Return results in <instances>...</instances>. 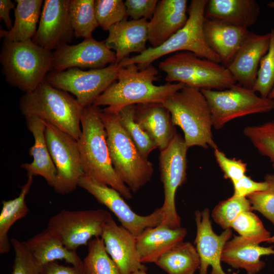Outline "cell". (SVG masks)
<instances>
[{"instance_id":"1","label":"cell","mask_w":274,"mask_h":274,"mask_svg":"<svg viewBox=\"0 0 274 274\" xmlns=\"http://www.w3.org/2000/svg\"><path fill=\"white\" fill-rule=\"evenodd\" d=\"M158 72L152 64L140 70L135 64L120 67L117 80L94 101L93 105L120 109L146 103L163 104L167 98L184 88L179 82L156 85Z\"/></svg>"},{"instance_id":"2","label":"cell","mask_w":274,"mask_h":274,"mask_svg":"<svg viewBox=\"0 0 274 274\" xmlns=\"http://www.w3.org/2000/svg\"><path fill=\"white\" fill-rule=\"evenodd\" d=\"M101 109L93 105L84 108L81 134L77 141L84 174L117 190L123 198H132L131 191L116 174L110 156Z\"/></svg>"},{"instance_id":"3","label":"cell","mask_w":274,"mask_h":274,"mask_svg":"<svg viewBox=\"0 0 274 274\" xmlns=\"http://www.w3.org/2000/svg\"><path fill=\"white\" fill-rule=\"evenodd\" d=\"M100 116L113 167L121 180L135 193L150 181L153 164L143 156L121 126L118 109L107 107L101 109Z\"/></svg>"},{"instance_id":"4","label":"cell","mask_w":274,"mask_h":274,"mask_svg":"<svg viewBox=\"0 0 274 274\" xmlns=\"http://www.w3.org/2000/svg\"><path fill=\"white\" fill-rule=\"evenodd\" d=\"M19 107L25 117H38L77 141L79 139L84 107L67 92L44 81L35 90L21 96Z\"/></svg>"},{"instance_id":"5","label":"cell","mask_w":274,"mask_h":274,"mask_svg":"<svg viewBox=\"0 0 274 274\" xmlns=\"http://www.w3.org/2000/svg\"><path fill=\"white\" fill-rule=\"evenodd\" d=\"M0 62L6 81L27 93L35 90L53 70V52L35 44L3 41Z\"/></svg>"},{"instance_id":"6","label":"cell","mask_w":274,"mask_h":274,"mask_svg":"<svg viewBox=\"0 0 274 274\" xmlns=\"http://www.w3.org/2000/svg\"><path fill=\"white\" fill-rule=\"evenodd\" d=\"M162 104L169 112L174 124L183 130L188 149L193 146L218 148L212 133L211 112L200 89L186 85Z\"/></svg>"},{"instance_id":"7","label":"cell","mask_w":274,"mask_h":274,"mask_svg":"<svg viewBox=\"0 0 274 274\" xmlns=\"http://www.w3.org/2000/svg\"><path fill=\"white\" fill-rule=\"evenodd\" d=\"M208 0H192L188 8V19L183 27L156 48L149 47L143 53L128 57L121 67L135 64L140 70L146 68L164 55L188 51L197 56L221 63L219 57L209 47L203 33V22Z\"/></svg>"},{"instance_id":"8","label":"cell","mask_w":274,"mask_h":274,"mask_svg":"<svg viewBox=\"0 0 274 274\" xmlns=\"http://www.w3.org/2000/svg\"><path fill=\"white\" fill-rule=\"evenodd\" d=\"M167 82H179L199 89L224 90L236 83L227 68L188 51L176 52L160 62Z\"/></svg>"},{"instance_id":"9","label":"cell","mask_w":274,"mask_h":274,"mask_svg":"<svg viewBox=\"0 0 274 274\" xmlns=\"http://www.w3.org/2000/svg\"><path fill=\"white\" fill-rule=\"evenodd\" d=\"M211 112L213 127L219 130L229 121L274 110V100L258 96L251 89L235 84L224 90L200 89Z\"/></svg>"},{"instance_id":"10","label":"cell","mask_w":274,"mask_h":274,"mask_svg":"<svg viewBox=\"0 0 274 274\" xmlns=\"http://www.w3.org/2000/svg\"><path fill=\"white\" fill-rule=\"evenodd\" d=\"M112 218L111 213L103 209L63 210L50 218L47 228L66 248L76 251L91 239L101 237L105 224Z\"/></svg>"},{"instance_id":"11","label":"cell","mask_w":274,"mask_h":274,"mask_svg":"<svg viewBox=\"0 0 274 274\" xmlns=\"http://www.w3.org/2000/svg\"><path fill=\"white\" fill-rule=\"evenodd\" d=\"M120 66L115 63L99 69L83 71L73 67L62 72L52 70L45 82L57 89L70 92L84 108L117 80Z\"/></svg>"},{"instance_id":"12","label":"cell","mask_w":274,"mask_h":274,"mask_svg":"<svg viewBox=\"0 0 274 274\" xmlns=\"http://www.w3.org/2000/svg\"><path fill=\"white\" fill-rule=\"evenodd\" d=\"M187 148L184 138L177 133L159 156L160 179L163 184L164 201L162 223L172 228L181 227V218L175 204L178 188L187 180Z\"/></svg>"},{"instance_id":"13","label":"cell","mask_w":274,"mask_h":274,"mask_svg":"<svg viewBox=\"0 0 274 274\" xmlns=\"http://www.w3.org/2000/svg\"><path fill=\"white\" fill-rule=\"evenodd\" d=\"M45 135L57 170L54 190L60 194H68L78 186L84 174L77 141L46 121Z\"/></svg>"},{"instance_id":"14","label":"cell","mask_w":274,"mask_h":274,"mask_svg":"<svg viewBox=\"0 0 274 274\" xmlns=\"http://www.w3.org/2000/svg\"><path fill=\"white\" fill-rule=\"evenodd\" d=\"M78 186L108 208L116 216L121 225L136 237L146 228L156 226L163 222V213L161 207L156 209L148 215L137 214L117 190L84 174L79 181Z\"/></svg>"},{"instance_id":"15","label":"cell","mask_w":274,"mask_h":274,"mask_svg":"<svg viewBox=\"0 0 274 274\" xmlns=\"http://www.w3.org/2000/svg\"><path fill=\"white\" fill-rule=\"evenodd\" d=\"M53 70L62 72L70 68L99 69L116 63V54L105 41L93 37L77 45H63L53 52Z\"/></svg>"},{"instance_id":"16","label":"cell","mask_w":274,"mask_h":274,"mask_svg":"<svg viewBox=\"0 0 274 274\" xmlns=\"http://www.w3.org/2000/svg\"><path fill=\"white\" fill-rule=\"evenodd\" d=\"M70 0H45L39 27L32 38L36 44L52 51L69 44L74 37L69 16Z\"/></svg>"},{"instance_id":"17","label":"cell","mask_w":274,"mask_h":274,"mask_svg":"<svg viewBox=\"0 0 274 274\" xmlns=\"http://www.w3.org/2000/svg\"><path fill=\"white\" fill-rule=\"evenodd\" d=\"M194 215L196 225L194 245L200 259L199 274H207L210 266L212 267L210 274H238L225 272L221 265L224 247L232 234L231 228L224 230L219 235L215 233L208 208L196 211Z\"/></svg>"},{"instance_id":"18","label":"cell","mask_w":274,"mask_h":274,"mask_svg":"<svg viewBox=\"0 0 274 274\" xmlns=\"http://www.w3.org/2000/svg\"><path fill=\"white\" fill-rule=\"evenodd\" d=\"M101 237L119 274H131L139 270H147L139 259L136 236L122 226L118 225L113 218L105 224Z\"/></svg>"},{"instance_id":"19","label":"cell","mask_w":274,"mask_h":274,"mask_svg":"<svg viewBox=\"0 0 274 274\" xmlns=\"http://www.w3.org/2000/svg\"><path fill=\"white\" fill-rule=\"evenodd\" d=\"M270 39V33H250L227 66L236 83L253 89L261 60L268 50Z\"/></svg>"},{"instance_id":"20","label":"cell","mask_w":274,"mask_h":274,"mask_svg":"<svg viewBox=\"0 0 274 274\" xmlns=\"http://www.w3.org/2000/svg\"><path fill=\"white\" fill-rule=\"evenodd\" d=\"M251 31L248 28L205 17L203 33L209 47L227 67Z\"/></svg>"},{"instance_id":"21","label":"cell","mask_w":274,"mask_h":274,"mask_svg":"<svg viewBox=\"0 0 274 274\" xmlns=\"http://www.w3.org/2000/svg\"><path fill=\"white\" fill-rule=\"evenodd\" d=\"M186 0H162L148 22V41L156 48L186 24L188 19Z\"/></svg>"},{"instance_id":"22","label":"cell","mask_w":274,"mask_h":274,"mask_svg":"<svg viewBox=\"0 0 274 274\" xmlns=\"http://www.w3.org/2000/svg\"><path fill=\"white\" fill-rule=\"evenodd\" d=\"M148 22L145 18L129 21L126 19L109 29L105 41L109 49L114 50L116 64L129 57L131 53L141 54L147 49Z\"/></svg>"},{"instance_id":"23","label":"cell","mask_w":274,"mask_h":274,"mask_svg":"<svg viewBox=\"0 0 274 274\" xmlns=\"http://www.w3.org/2000/svg\"><path fill=\"white\" fill-rule=\"evenodd\" d=\"M187 233L185 227L172 228L162 223L146 228L136 237L140 261L143 264L155 263L161 255L183 242Z\"/></svg>"},{"instance_id":"24","label":"cell","mask_w":274,"mask_h":274,"mask_svg":"<svg viewBox=\"0 0 274 274\" xmlns=\"http://www.w3.org/2000/svg\"><path fill=\"white\" fill-rule=\"evenodd\" d=\"M134 119L160 151L166 149L178 133L169 112L161 103L136 105Z\"/></svg>"},{"instance_id":"25","label":"cell","mask_w":274,"mask_h":274,"mask_svg":"<svg viewBox=\"0 0 274 274\" xmlns=\"http://www.w3.org/2000/svg\"><path fill=\"white\" fill-rule=\"evenodd\" d=\"M25 118L27 128L32 134L35 141L33 145L29 150L33 160L30 163L22 164L21 167L27 172L28 176H41L53 187L57 170L46 141L45 121L34 116Z\"/></svg>"},{"instance_id":"26","label":"cell","mask_w":274,"mask_h":274,"mask_svg":"<svg viewBox=\"0 0 274 274\" xmlns=\"http://www.w3.org/2000/svg\"><path fill=\"white\" fill-rule=\"evenodd\" d=\"M273 254V246L262 247L235 235L226 243L221 261L234 268L244 269L247 274H256L265 265L261 257Z\"/></svg>"},{"instance_id":"27","label":"cell","mask_w":274,"mask_h":274,"mask_svg":"<svg viewBox=\"0 0 274 274\" xmlns=\"http://www.w3.org/2000/svg\"><path fill=\"white\" fill-rule=\"evenodd\" d=\"M260 13L255 0H209L205 17L248 28L256 23Z\"/></svg>"},{"instance_id":"28","label":"cell","mask_w":274,"mask_h":274,"mask_svg":"<svg viewBox=\"0 0 274 274\" xmlns=\"http://www.w3.org/2000/svg\"><path fill=\"white\" fill-rule=\"evenodd\" d=\"M24 242L41 267L56 260H64L73 266L83 263L76 251L66 248L60 239L47 228Z\"/></svg>"},{"instance_id":"29","label":"cell","mask_w":274,"mask_h":274,"mask_svg":"<svg viewBox=\"0 0 274 274\" xmlns=\"http://www.w3.org/2000/svg\"><path fill=\"white\" fill-rule=\"evenodd\" d=\"M14 9L15 21L12 28L8 30H0V37L7 42H22L32 39L37 31L40 18L42 0H16Z\"/></svg>"},{"instance_id":"30","label":"cell","mask_w":274,"mask_h":274,"mask_svg":"<svg viewBox=\"0 0 274 274\" xmlns=\"http://www.w3.org/2000/svg\"><path fill=\"white\" fill-rule=\"evenodd\" d=\"M33 176H28L26 182L21 187L18 196L9 200L2 201L0 214V254L9 252L11 241L8 232L12 226L18 220L25 217L29 211L25 199L33 183Z\"/></svg>"},{"instance_id":"31","label":"cell","mask_w":274,"mask_h":274,"mask_svg":"<svg viewBox=\"0 0 274 274\" xmlns=\"http://www.w3.org/2000/svg\"><path fill=\"white\" fill-rule=\"evenodd\" d=\"M155 264L167 274H194L200 262L193 245L183 242L161 255Z\"/></svg>"},{"instance_id":"32","label":"cell","mask_w":274,"mask_h":274,"mask_svg":"<svg viewBox=\"0 0 274 274\" xmlns=\"http://www.w3.org/2000/svg\"><path fill=\"white\" fill-rule=\"evenodd\" d=\"M69 16L74 37H92L94 30L99 26L94 11V0H70Z\"/></svg>"},{"instance_id":"33","label":"cell","mask_w":274,"mask_h":274,"mask_svg":"<svg viewBox=\"0 0 274 274\" xmlns=\"http://www.w3.org/2000/svg\"><path fill=\"white\" fill-rule=\"evenodd\" d=\"M87 254L83 260L85 274H119L118 269L107 252L101 237L91 239Z\"/></svg>"},{"instance_id":"34","label":"cell","mask_w":274,"mask_h":274,"mask_svg":"<svg viewBox=\"0 0 274 274\" xmlns=\"http://www.w3.org/2000/svg\"><path fill=\"white\" fill-rule=\"evenodd\" d=\"M135 105L118 109L119 122L141 154L148 159L156 145L134 119Z\"/></svg>"},{"instance_id":"35","label":"cell","mask_w":274,"mask_h":274,"mask_svg":"<svg viewBox=\"0 0 274 274\" xmlns=\"http://www.w3.org/2000/svg\"><path fill=\"white\" fill-rule=\"evenodd\" d=\"M252 211L247 197L233 195L216 206L212 217L217 224L225 230L231 228L232 223L241 213Z\"/></svg>"},{"instance_id":"36","label":"cell","mask_w":274,"mask_h":274,"mask_svg":"<svg viewBox=\"0 0 274 274\" xmlns=\"http://www.w3.org/2000/svg\"><path fill=\"white\" fill-rule=\"evenodd\" d=\"M231 228L246 240L256 244L267 242L271 237L261 220L252 211L241 213L232 223Z\"/></svg>"},{"instance_id":"37","label":"cell","mask_w":274,"mask_h":274,"mask_svg":"<svg viewBox=\"0 0 274 274\" xmlns=\"http://www.w3.org/2000/svg\"><path fill=\"white\" fill-rule=\"evenodd\" d=\"M243 133L261 155L269 158L274 167V120L248 126Z\"/></svg>"},{"instance_id":"38","label":"cell","mask_w":274,"mask_h":274,"mask_svg":"<svg viewBox=\"0 0 274 274\" xmlns=\"http://www.w3.org/2000/svg\"><path fill=\"white\" fill-rule=\"evenodd\" d=\"M94 11L99 26L105 31L127 17L122 0L94 1Z\"/></svg>"},{"instance_id":"39","label":"cell","mask_w":274,"mask_h":274,"mask_svg":"<svg viewBox=\"0 0 274 274\" xmlns=\"http://www.w3.org/2000/svg\"><path fill=\"white\" fill-rule=\"evenodd\" d=\"M270 44L266 54L260 62L256 82L253 88L260 96L267 98L274 86V28L270 32Z\"/></svg>"},{"instance_id":"40","label":"cell","mask_w":274,"mask_h":274,"mask_svg":"<svg viewBox=\"0 0 274 274\" xmlns=\"http://www.w3.org/2000/svg\"><path fill=\"white\" fill-rule=\"evenodd\" d=\"M264 181L267 184L266 189L249 195L253 210L260 213L274 225V174H268Z\"/></svg>"},{"instance_id":"41","label":"cell","mask_w":274,"mask_h":274,"mask_svg":"<svg viewBox=\"0 0 274 274\" xmlns=\"http://www.w3.org/2000/svg\"><path fill=\"white\" fill-rule=\"evenodd\" d=\"M10 241L14 251L12 274H42L41 267L37 264L25 242L15 238Z\"/></svg>"},{"instance_id":"42","label":"cell","mask_w":274,"mask_h":274,"mask_svg":"<svg viewBox=\"0 0 274 274\" xmlns=\"http://www.w3.org/2000/svg\"><path fill=\"white\" fill-rule=\"evenodd\" d=\"M216 161L224 174V178L232 183L246 175L247 165L240 159L228 158L218 148L214 149Z\"/></svg>"},{"instance_id":"43","label":"cell","mask_w":274,"mask_h":274,"mask_svg":"<svg viewBox=\"0 0 274 274\" xmlns=\"http://www.w3.org/2000/svg\"><path fill=\"white\" fill-rule=\"evenodd\" d=\"M158 2L157 0H126L124 3L127 15L134 20L150 19Z\"/></svg>"},{"instance_id":"44","label":"cell","mask_w":274,"mask_h":274,"mask_svg":"<svg viewBox=\"0 0 274 274\" xmlns=\"http://www.w3.org/2000/svg\"><path fill=\"white\" fill-rule=\"evenodd\" d=\"M234 188L233 195L247 197L249 195L267 188L266 181L257 182L246 175L239 179L232 182Z\"/></svg>"},{"instance_id":"45","label":"cell","mask_w":274,"mask_h":274,"mask_svg":"<svg viewBox=\"0 0 274 274\" xmlns=\"http://www.w3.org/2000/svg\"><path fill=\"white\" fill-rule=\"evenodd\" d=\"M42 274H85L83 263L78 266H64L56 261L46 264L41 267Z\"/></svg>"},{"instance_id":"46","label":"cell","mask_w":274,"mask_h":274,"mask_svg":"<svg viewBox=\"0 0 274 274\" xmlns=\"http://www.w3.org/2000/svg\"><path fill=\"white\" fill-rule=\"evenodd\" d=\"M14 3L11 0L0 1V19L4 21L6 27L8 30L12 27V22L10 17V12L11 10L15 9Z\"/></svg>"},{"instance_id":"47","label":"cell","mask_w":274,"mask_h":274,"mask_svg":"<svg viewBox=\"0 0 274 274\" xmlns=\"http://www.w3.org/2000/svg\"><path fill=\"white\" fill-rule=\"evenodd\" d=\"M131 274H148V273L146 272V270H139L131 273Z\"/></svg>"},{"instance_id":"48","label":"cell","mask_w":274,"mask_h":274,"mask_svg":"<svg viewBox=\"0 0 274 274\" xmlns=\"http://www.w3.org/2000/svg\"><path fill=\"white\" fill-rule=\"evenodd\" d=\"M268 97L274 100V86L270 91Z\"/></svg>"},{"instance_id":"49","label":"cell","mask_w":274,"mask_h":274,"mask_svg":"<svg viewBox=\"0 0 274 274\" xmlns=\"http://www.w3.org/2000/svg\"><path fill=\"white\" fill-rule=\"evenodd\" d=\"M268 243H274V235L271 236L269 239L267 241Z\"/></svg>"},{"instance_id":"50","label":"cell","mask_w":274,"mask_h":274,"mask_svg":"<svg viewBox=\"0 0 274 274\" xmlns=\"http://www.w3.org/2000/svg\"><path fill=\"white\" fill-rule=\"evenodd\" d=\"M267 6L270 8H274V1L269 3L267 4Z\"/></svg>"}]
</instances>
